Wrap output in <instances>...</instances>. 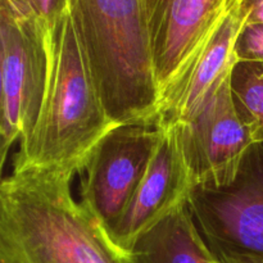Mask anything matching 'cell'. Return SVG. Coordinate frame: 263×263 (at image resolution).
Returning a JSON list of instances; mask_svg holds the SVG:
<instances>
[{
  "mask_svg": "<svg viewBox=\"0 0 263 263\" xmlns=\"http://www.w3.org/2000/svg\"><path fill=\"white\" fill-rule=\"evenodd\" d=\"M74 175L13 167L0 186V263H131L72 194Z\"/></svg>",
  "mask_w": 263,
  "mask_h": 263,
  "instance_id": "cell-1",
  "label": "cell"
},
{
  "mask_svg": "<svg viewBox=\"0 0 263 263\" xmlns=\"http://www.w3.org/2000/svg\"><path fill=\"white\" fill-rule=\"evenodd\" d=\"M67 13L110 120L158 122L162 94L143 0H67Z\"/></svg>",
  "mask_w": 263,
  "mask_h": 263,
  "instance_id": "cell-2",
  "label": "cell"
},
{
  "mask_svg": "<svg viewBox=\"0 0 263 263\" xmlns=\"http://www.w3.org/2000/svg\"><path fill=\"white\" fill-rule=\"evenodd\" d=\"M115 126L67 13L57 39L43 112L32 135L14 154L13 167L57 170L76 176Z\"/></svg>",
  "mask_w": 263,
  "mask_h": 263,
  "instance_id": "cell-3",
  "label": "cell"
},
{
  "mask_svg": "<svg viewBox=\"0 0 263 263\" xmlns=\"http://www.w3.org/2000/svg\"><path fill=\"white\" fill-rule=\"evenodd\" d=\"M0 139L2 164L17 141L26 143L39 122L50 77V58L37 20L0 2Z\"/></svg>",
  "mask_w": 263,
  "mask_h": 263,
  "instance_id": "cell-4",
  "label": "cell"
},
{
  "mask_svg": "<svg viewBox=\"0 0 263 263\" xmlns=\"http://www.w3.org/2000/svg\"><path fill=\"white\" fill-rule=\"evenodd\" d=\"M189 205L212 254L263 256V143L249 149L231 184L195 187Z\"/></svg>",
  "mask_w": 263,
  "mask_h": 263,
  "instance_id": "cell-5",
  "label": "cell"
},
{
  "mask_svg": "<svg viewBox=\"0 0 263 263\" xmlns=\"http://www.w3.org/2000/svg\"><path fill=\"white\" fill-rule=\"evenodd\" d=\"M159 122L117 125L91 152L82 180V204L109 235L146 174L158 144Z\"/></svg>",
  "mask_w": 263,
  "mask_h": 263,
  "instance_id": "cell-6",
  "label": "cell"
},
{
  "mask_svg": "<svg viewBox=\"0 0 263 263\" xmlns=\"http://www.w3.org/2000/svg\"><path fill=\"white\" fill-rule=\"evenodd\" d=\"M158 122L161 135L146 174L109 231L113 243L126 253H130L143 234L189 202L195 189L185 153L184 123Z\"/></svg>",
  "mask_w": 263,
  "mask_h": 263,
  "instance_id": "cell-7",
  "label": "cell"
},
{
  "mask_svg": "<svg viewBox=\"0 0 263 263\" xmlns=\"http://www.w3.org/2000/svg\"><path fill=\"white\" fill-rule=\"evenodd\" d=\"M230 77L194 120L184 123L185 153L195 187L221 189L231 184L256 144L234 104Z\"/></svg>",
  "mask_w": 263,
  "mask_h": 263,
  "instance_id": "cell-8",
  "label": "cell"
},
{
  "mask_svg": "<svg viewBox=\"0 0 263 263\" xmlns=\"http://www.w3.org/2000/svg\"><path fill=\"white\" fill-rule=\"evenodd\" d=\"M247 25L243 0H230L223 14L190 55L162 100L158 121L189 123L231 76L236 43Z\"/></svg>",
  "mask_w": 263,
  "mask_h": 263,
  "instance_id": "cell-9",
  "label": "cell"
},
{
  "mask_svg": "<svg viewBox=\"0 0 263 263\" xmlns=\"http://www.w3.org/2000/svg\"><path fill=\"white\" fill-rule=\"evenodd\" d=\"M154 69L163 100L230 0H143Z\"/></svg>",
  "mask_w": 263,
  "mask_h": 263,
  "instance_id": "cell-10",
  "label": "cell"
},
{
  "mask_svg": "<svg viewBox=\"0 0 263 263\" xmlns=\"http://www.w3.org/2000/svg\"><path fill=\"white\" fill-rule=\"evenodd\" d=\"M128 254L131 263H216L189 202L143 234Z\"/></svg>",
  "mask_w": 263,
  "mask_h": 263,
  "instance_id": "cell-11",
  "label": "cell"
},
{
  "mask_svg": "<svg viewBox=\"0 0 263 263\" xmlns=\"http://www.w3.org/2000/svg\"><path fill=\"white\" fill-rule=\"evenodd\" d=\"M230 85L234 104L254 143H263V62L239 61Z\"/></svg>",
  "mask_w": 263,
  "mask_h": 263,
  "instance_id": "cell-12",
  "label": "cell"
},
{
  "mask_svg": "<svg viewBox=\"0 0 263 263\" xmlns=\"http://www.w3.org/2000/svg\"><path fill=\"white\" fill-rule=\"evenodd\" d=\"M45 40L50 61L55 50L59 28L67 14V0H28Z\"/></svg>",
  "mask_w": 263,
  "mask_h": 263,
  "instance_id": "cell-13",
  "label": "cell"
},
{
  "mask_svg": "<svg viewBox=\"0 0 263 263\" xmlns=\"http://www.w3.org/2000/svg\"><path fill=\"white\" fill-rule=\"evenodd\" d=\"M239 61L263 62V25H246L236 43Z\"/></svg>",
  "mask_w": 263,
  "mask_h": 263,
  "instance_id": "cell-14",
  "label": "cell"
},
{
  "mask_svg": "<svg viewBox=\"0 0 263 263\" xmlns=\"http://www.w3.org/2000/svg\"><path fill=\"white\" fill-rule=\"evenodd\" d=\"M216 263H263V256L257 254H213Z\"/></svg>",
  "mask_w": 263,
  "mask_h": 263,
  "instance_id": "cell-15",
  "label": "cell"
},
{
  "mask_svg": "<svg viewBox=\"0 0 263 263\" xmlns=\"http://www.w3.org/2000/svg\"><path fill=\"white\" fill-rule=\"evenodd\" d=\"M7 2H9L10 4L14 5V7L18 8V9L30 10V12H32V10H31L30 2H28V0H7Z\"/></svg>",
  "mask_w": 263,
  "mask_h": 263,
  "instance_id": "cell-16",
  "label": "cell"
}]
</instances>
